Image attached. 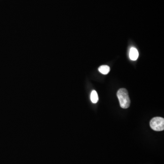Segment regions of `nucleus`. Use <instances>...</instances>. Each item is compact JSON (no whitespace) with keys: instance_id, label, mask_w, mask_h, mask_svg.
Returning a JSON list of instances; mask_svg holds the SVG:
<instances>
[{"instance_id":"obj_2","label":"nucleus","mask_w":164,"mask_h":164,"mask_svg":"<svg viewBox=\"0 0 164 164\" xmlns=\"http://www.w3.org/2000/svg\"><path fill=\"white\" fill-rule=\"evenodd\" d=\"M150 126L152 130L161 131L164 130V119L162 117H157L153 118L150 122Z\"/></svg>"},{"instance_id":"obj_1","label":"nucleus","mask_w":164,"mask_h":164,"mask_svg":"<svg viewBox=\"0 0 164 164\" xmlns=\"http://www.w3.org/2000/svg\"><path fill=\"white\" fill-rule=\"evenodd\" d=\"M120 105L123 109H127L130 107L131 100L129 96L128 91L126 89H120L117 94Z\"/></svg>"},{"instance_id":"obj_3","label":"nucleus","mask_w":164,"mask_h":164,"mask_svg":"<svg viewBox=\"0 0 164 164\" xmlns=\"http://www.w3.org/2000/svg\"><path fill=\"white\" fill-rule=\"evenodd\" d=\"M129 57L130 59L133 61H135L137 60L139 57V52L138 50L135 47H131L130 49Z\"/></svg>"},{"instance_id":"obj_5","label":"nucleus","mask_w":164,"mask_h":164,"mask_svg":"<svg viewBox=\"0 0 164 164\" xmlns=\"http://www.w3.org/2000/svg\"><path fill=\"white\" fill-rule=\"evenodd\" d=\"M99 71L103 74H107L110 71V68L107 65L101 66L99 68Z\"/></svg>"},{"instance_id":"obj_4","label":"nucleus","mask_w":164,"mask_h":164,"mask_svg":"<svg viewBox=\"0 0 164 164\" xmlns=\"http://www.w3.org/2000/svg\"><path fill=\"white\" fill-rule=\"evenodd\" d=\"M90 99L93 103L96 104L98 102L99 98H98V94L95 90H93L91 92Z\"/></svg>"}]
</instances>
